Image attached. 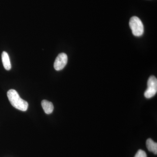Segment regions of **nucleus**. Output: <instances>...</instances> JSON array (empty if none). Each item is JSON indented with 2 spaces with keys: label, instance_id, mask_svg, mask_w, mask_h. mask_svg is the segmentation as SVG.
I'll use <instances>...</instances> for the list:
<instances>
[{
  "label": "nucleus",
  "instance_id": "39448f33",
  "mask_svg": "<svg viewBox=\"0 0 157 157\" xmlns=\"http://www.w3.org/2000/svg\"><path fill=\"white\" fill-rule=\"evenodd\" d=\"M2 61L4 68L7 70H11V68L10 58L8 53L6 52H3L2 55Z\"/></svg>",
  "mask_w": 157,
  "mask_h": 157
},
{
  "label": "nucleus",
  "instance_id": "f03ea898",
  "mask_svg": "<svg viewBox=\"0 0 157 157\" xmlns=\"http://www.w3.org/2000/svg\"><path fill=\"white\" fill-rule=\"evenodd\" d=\"M129 26L132 29V33L135 36H142L144 32V27L142 21L139 17L133 16L129 21Z\"/></svg>",
  "mask_w": 157,
  "mask_h": 157
},
{
  "label": "nucleus",
  "instance_id": "7ed1b4c3",
  "mask_svg": "<svg viewBox=\"0 0 157 157\" xmlns=\"http://www.w3.org/2000/svg\"><path fill=\"white\" fill-rule=\"evenodd\" d=\"M147 89L144 93V96L147 99L153 98L157 92V79L155 76L149 78L147 82Z\"/></svg>",
  "mask_w": 157,
  "mask_h": 157
},
{
  "label": "nucleus",
  "instance_id": "f257e3e1",
  "mask_svg": "<svg viewBox=\"0 0 157 157\" xmlns=\"http://www.w3.org/2000/svg\"><path fill=\"white\" fill-rule=\"evenodd\" d=\"M7 96L10 103L14 108L22 111H25L27 110L28 103L20 98L15 90H9L7 92Z\"/></svg>",
  "mask_w": 157,
  "mask_h": 157
},
{
  "label": "nucleus",
  "instance_id": "6e6552de",
  "mask_svg": "<svg viewBox=\"0 0 157 157\" xmlns=\"http://www.w3.org/2000/svg\"><path fill=\"white\" fill-rule=\"evenodd\" d=\"M134 157H147V155L145 151L140 149L137 151Z\"/></svg>",
  "mask_w": 157,
  "mask_h": 157
},
{
  "label": "nucleus",
  "instance_id": "0eeeda50",
  "mask_svg": "<svg viewBox=\"0 0 157 157\" xmlns=\"http://www.w3.org/2000/svg\"><path fill=\"white\" fill-rule=\"evenodd\" d=\"M146 146L149 151L152 152L155 155L157 154V143L151 138L146 140Z\"/></svg>",
  "mask_w": 157,
  "mask_h": 157
},
{
  "label": "nucleus",
  "instance_id": "20e7f679",
  "mask_svg": "<svg viewBox=\"0 0 157 157\" xmlns=\"http://www.w3.org/2000/svg\"><path fill=\"white\" fill-rule=\"evenodd\" d=\"M68 62V57L65 53H60L55 61L54 67L57 71L61 70L67 65Z\"/></svg>",
  "mask_w": 157,
  "mask_h": 157
},
{
  "label": "nucleus",
  "instance_id": "423d86ee",
  "mask_svg": "<svg viewBox=\"0 0 157 157\" xmlns=\"http://www.w3.org/2000/svg\"><path fill=\"white\" fill-rule=\"evenodd\" d=\"M41 104L42 108L46 114H49L53 112L54 106L52 102L46 100H43L42 101Z\"/></svg>",
  "mask_w": 157,
  "mask_h": 157
}]
</instances>
